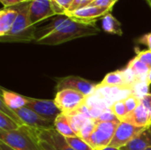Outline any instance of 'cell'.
<instances>
[{
  "mask_svg": "<svg viewBox=\"0 0 151 150\" xmlns=\"http://www.w3.org/2000/svg\"><path fill=\"white\" fill-rule=\"evenodd\" d=\"M56 14L52 0H32L30 3L28 19L33 26Z\"/></svg>",
  "mask_w": 151,
  "mask_h": 150,
  "instance_id": "obj_10",
  "label": "cell"
},
{
  "mask_svg": "<svg viewBox=\"0 0 151 150\" xmlns=\"http://www.w3.org/2000/svg\"><path fill=\"white\" fill-rule=\"evenodd\" d=\"M119 123V120L113 122L96 121L95 131L86 141L95 150L104 149L109 147Z\"/></svg>",
  "mask_w": 151,
  "mask_h": 150,
  "instance_id": "obj_4",
  "label": "cell"
},
{
  "mask_svg": "<svg viewBox=\"0 0 151 150\" xmlns=\"http://www.w3.org/2000/svg\"><path fill=\"white\" fill-rule=\"evenodd\" d=\"M147 81H148V83L150 85L151 84V67L150 69V72H149V73H148V77H147Z\"/></svg>",
  "mask_w": 151,
  "mask_h": 150,
  "instance_id": "obj_37",
  "label": "cell"
},
{
  "mask_svg": "<svg viewBox=\"0 0 151 150\" xmlns=\"http://www.w3.org/2000/svg\"><path fill=\"white\" fill-rule=\"evenodd\" d=\"M15 114L20 119L24 126H27L31 128L35 129H53L54 123L49 120H46L36 114L32 110L22 107L20 109L14 111Z\"/></svg>",
  "mask_w": 151,
  "mask_h": 150,
  "instance_id": "obj_11",
  "label": "cell"
},
{
  "mask_svg": "<svg viewBox=\"0 0 151 150\" xmlns=\"http://www.w3.org/2000/svg\"><path fill=\"white\" fill-rule=\"evenodd\" d=\"M88 2H89V3H90V4H91V3H92V2H93V1H94V0H88Z\"/></svg>",
  "mask_w": 151,
  "mask_h": 150,
  "instance_id": "obj_39",
  "label": "cell"
},
{
  "mask_svg": "<svg viewBox=\"0 0 151 150\" xmlns=\"http://www.w3.org/2000/svg\"><path fill=\"white\" fill-rule=\"evenodd\" d=\"M38 140L50 144L55 150H74L67 142L65 137L61 135L55 128L35 129L32 128Z\"/></svg>",
  "mask_w": 151,
  "mask_h": 150,
  "instance_id": "obj_12",
  "label": "cell"
},
{
  "mask_svg": "<svg viewBox=\"0 0 151 150\" xmlns=\"http://www.w3.org/2000/svg\"><path fill=\"white\" fill-rule=\"evenodd\" d=\"M69 145L74 150H95L86 141L76 136V137H66L65 138Z\"/></svg>",
  "mask_w": 151,
  "mask_h": 150,
  "instance_id": "obj_24",
  "label": "cell"
},
{
  "mask_svg": "<svg viewBox=\"0 0 151 150\" xmlns=\"http://www.w3.org/2000/svg\"><path fill=\"white\" fill-rule=\"evenodd\" d=\"M64 114L66 115V117L69 120V123H70L73 132L77 134V136H78L81 129L84 126V124L88 121V118H90L88 116H86L85 114H83L81 111H80L79 110H76V111L69 112V113H64Z\"/></svg>",
  "mask_w": 151,
  "mask_h": 150,
  "instance_id": "obj_19",
  "label": "cell"
},
{
  "mask_svg": "<svg viewBox=\"0 0 151 150\" xmlns=\"http://www.w3.org/2000/svg\"><path fill=\"white\" fill-rule=\"evenodd\" d=\"M118 0H94L89 5L93 6H101V7H107L112 9L113 5Z\"/></svg>",
  "mask_w": 151,
  "mask_h": 150,
  "instance_id": "obj_30",
  "label": "cell"
},
{
  "mask_svg": "<svg viewBox=\"0 0 151 150\" xmlns=\"http://www.w3.org/2000/svg\"><path fill=\"white\" fill-rule=\"evenodd\" d=\"M121 121L138 127L149 128L151 126L150 115L142 103L134 111L129 112Z\"/></svg>",
  "mask_w": 151,
  "mask_h": 150,
  "instance_id": "obj_13",
  "label": "cell"
},
{
  "mask_svg": "<svg viewBox=\"0 0 151 150\" xmlns=\"http://www.w3.org/2000/svg\"><path fill=\"white\" fill-rule=\"evenodd\" d=\"M111 109L112 110L113 113L116 115V117H117L120 121H121V120L127 115V113H128L124 100L116 102L115 103H113V105L111 107Z\"/></svg>",
  "mask_w": 151,
  "mask_h": 150,
  "instance_id": "obj_26",
  "label": "cell"
},
{
  "mask_svg": "<svg viewBox=\"0 0 151 150\" xmlns=\"http://www.w3.org/2000/svg\"><path fill=\"white\" fill-rule=\"evenodd\" d=\"M101 84L110 87H123V86H128L125 78V75L123 73L122 69L115 72H111L104 76L103 79Z\"/></svg>",
  "mask_w": 151,
  "mask_h": 150,
  "instance_id": "obj_21",
  "label": "cell"
},
{
  "mask_svg": "<svg viewBox=\"0 0 151 150\" xmlns=\"http://www.w3.org/2000/svg\"><path fill=\"white\" fill-rule=\"evenodd\" d=\"M21 127L19 126L12 118L4 114V112L0 111V130L5 132H11L19 129Z\"/></svg>",
  "mask_w": 151,
  "mask_h": 150,
  "instance_id": "obj_22",
  "label": "cell"
},
{
  "mask_svg": "<svg viewBox=\"0 0 151 150\" xmlns=\"http://www.w3.org/2000/svg\"><path fill=\"white\" fill-rule=\"evenodd\" d=\"M86 97V95L78 91L63 89L57 92L54 103L62 113H69L81 107L85 103Z\"/></svg>",
  "mask_w": 151,
  "mask_h": 150,
  "instance_id": "obj_5",
  "label": "cell"
},
{
  "mask_svg": "<svg viewBox=\"0 0 151 150\" xmlns=\"http://www.w3.org/2000/svg\"><path fill=\"white\" fill-rule=\"evenodd\" d=\"M149 129L150 130V132H151V126H150V127H149Z\"/></svg>",
  "mask_w": 151,
  "mask_h": 150,
  "instance_id": "obj_40",
  "label": "cell"
},
{
  "mask_svg": "<svg viewBox=\"0 0 151 150\" xmlns=\"http://www.w3.org/2000/svg\"><path fill=\"white\" fill-rule=\"evenodd\" d=\"M54 128L64 137H76L77 134L73 132L69 120L65 114L61 113L54 121Z\"/></svg>",
  "mask_w": 151,
  "mask_h": 150,
  "instance_id": "obj_18",
  "label": "cell"
},
{
  "mask_svg": "<svg viewBox=\"0 0 151 150\" xmlns=\"http://www.w3.org/2000/svg\"><path fill=\"white\" fill-rule=\"evenodd\" d=\"M147 150H151V147H150V148H149V149H148Z\"/></svg>",
  "mask_w": 151,
  "mask_h": 150,
  "instance_id": "obj_41",
  "label": "cell"
},
{
  "mask_svg": "<svg viewBox=\"0 0 151 150\" xmlns=\"http://www.w3.org/2000/svg\"><path fill=\"white\" fill-rule=\"evenodd\" d=\"M124 102H125V104H126V107H127L128 113L134 111L141 103V100L139 98H137L136 96H134V95H131L128 97H127L124 100Z\"/></svg>",
  "mask_w": 151,
  "mask_h": 150,
  "instance_id": "obj_28",
  "label": "cell"
},
{
  "mask_svg": "<svg viewBox=\"0 0 151 150\" xmlns=\"http://www.w3.org/2000/svg\"><path fill=\"white\" fill-rule=\"evenodd\" d=\"M97 85V83L89 81L81 77L70 75L59 78L57 81L56 89L57 92L63 89H73L83 94L86 96H89L95 92Z\"/></svg>",
  "mask_w": 151,
  "mask_h": 150,
  "instance_id": "obj_6",
  "label": "cell"
},
{
  "mask_svg": "<svg viewBox=\"0 0 151 150\" xmlns=\"http://www.w3.org/2000/svg\"><path fill=\"white\" fill-rule=\"evenodd\" d=\"M151 147V132L148 128L120 150H147Z\"/></svg>",
  "mask_w": 151,
  "mask_h": 150,
  "instance_id": "obj_16",
  "label": "cell"
},
{
  "mask_svg": "<svg viewBox=\"0 0 151 150\" xmlns=\"http://www.w3.org/2000/svg\"><path fill=\"white\" fill-rule=\"evenodd\" d=\"M96 126V120L94 118H88V121L84 124V126L81 129L78 137L83 139L84 141H87L95 131Z\"/></svg>",
  "mask_w": 151,
  "mask_h": 150,
  "instance_id": "obj_25",
  "label": "cell"
},
{
  "mask_svg": "<svg viewBox=\"0 0 151 150\" xmlns=\"http://www.w3.org/2000/svg\"><path fill=\"white\" fill-rule=\"evenodd\" d=\"M149 89H150V84L148 83L147 80L138 81L134 83V85H132L133 95L136 96L137 98H139L140 100H142L143 96H145L146 95L150 93Z\"/></svg>",
  "mask_w": 151,
  "mask_h": 150,
  "instance_id": "obj_23",
  "label": "cell"
},
{
  "mask_svg": "<svg viewBox=\"0 0 151 150\" xmlns=\"http://www.w3.org/2000/svg\"><path fill=\"white\" fill-rule=\"evenodd\" d=\"M138 42L146 45V46L149 48V50H151V32L150 33H149V34H146L142 35V36L138 40Z\"/></svg>",
  "mask_w": 151,
  "mask_h": 150,
  "instance_id": "obj_34",
  "label": "cell"
},
{
  "mask_svg": "<svg viewBox=\"0 0 151 150\" xmlns=\"http://www.w3.org/2000/svg\"><path fill=\"white\" fill-rule=\"evenodd\" d=\"M31 1L17 4L18 16L8 34L0 36L2 42H35L36 27L33 26L28 19Z\"/></svg>",
  "mask_w": 151,
  "mask_h": 150,
  "instance_id": "obj_2",
  "label": "cell"
},
{
  "mask_svg": "<svg viewBox=\"0 0 151 150\" xmlns=\"http://www.w3.org/2000/svg\"><path fill=\"white\" fill-rule=\"evenodd\" d=\"M99 33L100 29L96 27V23H82L67 18L66 20L58 29L47 36L36 41L35 43L54 46L74 39L96 35Z\"/></svg>",
  "mask_w": 151,
  "mask_h": 150,
  "instance_id": "obj_1",
  "label": "cell"
},
{
  "mask_svg": "<svg viewBox=\"0 0 151 150\" xmlns=\"http://www.w3.org/2000/svg\"><path fill=\"white\" fill-rule=\"evenodd\" d=\"M0 141L13 150H42L33 129L27 126L11 132L0 130Z\"/></svg>",
  "mask_w": 151,
  "mask_h": 150,
  "instance_id": "obj_3",
  "label": "cell"
},
{
  "mask_svg": "<svg viewBox=\"0 0 151 150\" xmlns=\"http://www.w3.org/2000/svg\"><path fill=\"white\" fill-rule=\"evenodd\" d=\"M38 142H39V145H40L41 149L42 150H55L54 148H52L50 144H48L47 142H45L43 141L38 140Z\"/></svg>",
  "mask_w": 151,
  "mask_h": 150,
  "instance_id": "obj_35",
  "label": "cell"
},
{
  "mask_svg": "<svg viewBox=\"0 0 151 150\" xmlns=\"http://www.w3.org/2000/svg\"><path fill=\"white\" fill-rule=\"evenodd\" d=\"M1 100L7 105L10 109L15 111L22 107H26L27 99L26 96L19 95L15 92L10 91L8 89L1 88Z\"/></svg>",
  "mask_w": 151,
  "mask_h": 150,
  "instance_id": "obj_15",
  "label": "cell"
},
{
  "mask_svg": "<svg viewBox=\"0 0 151 150\" xmlns=\"http://www.w3.org/2000/svg\"><path fill=\"white\" fill-rule=\"evenodd\" d=\"M27 104L26 107L35 111L42 118L53 122L56 120L58 115L62 112L57 107L54 103V100H47V99H35L32 97H27Z\"/></svg>",
  "mask_w": 151,
  "mask_h": 150,
  "instance_id": "obj_7",
  "label": "cell"
},
{
  "mask_svg": "<svg viewBox=\"0 0 151 150\" xmlns=\"http://www.w3.org/2000/svg\"><path fill=\"white\" fill-rule=\"evenodd\" d=\"M127 66L133 72V73L138 78L139 80H147L148 73L150 72V67L142 63L137 57H134L132 60L129 61Z\"/></svg>",
  "mask_w": 151,
  "mask_h": 150,
  "instance_id": "obj_20",
  "label": "cell"
},
{
  "mask_svg": "<svg viewBox=\"0 0 151 150\" xmlns=\"http://www.w3.org/2000/svg\"><path fill=\"white\" fill-rule=\"evenodd\" d=\"M102 27H103L104 31H105L106 33L118 34V35L123 34L120 22L113 15H111V12L105 14L103 17Z\"/></svg>",
  "mask_w": 151,
  "mask_h": 150,
  "instance_id": "obj_17",
  "label": "cell"
},
{
  "mask_svg": "<svg viewBox=\"0 0 151 150\" xmlns=\"http://www.w3.org/2000/svg\"><path fill=\"white\" fill-rule=\"evenodd\" d=\"M58 5H59V7L65 12L68 9H69V7L71 6V4L73 3V1L74 0H54Z\"/></svg>",
  "mask_w": 151,
  "mask_h": 150,
  "instance_id": "obj_33",
  "label": "cell"
},
{
  "mask_svg": "<svg viewBox=\"0 0 151 150\" xmlns=\"http://www.w3.org/2000/svg\"><path fill=\"white\" fill-rule=\"evenodd\" d=\"M18 10L16 5L11 7H4L0 11V36H4L12 29L16 18Z\"/></svg>",
  "mask_w": 151,
  "mask_h": 150,
  "instance_id": "obj_14",
  "label": "cell"
},
{
  "mask_svg": "<svg viewBox=\"0 0 151 150\" xmlns=\"http://www.w3.org/2000/svg\"><path fill=\"white\" fill-rule=\"evenodd\" d=\"M111 9L107 7H101V6H93L88 5L86 7L75 10L73 11H66L65 15L68 18L82 23H96V19L101 17H104L105 14L111 12Z\"/></svg>",
  "mask_w": 151,
  "mask_h": 150,
  "instance_id": "obj_9",
  "label": "cell"
},
{
  "mask_svg": "<svg viewBox=\"0 0 151 150\" xmlns=\"http://www.w3.org/2000/svg\"><path fill=\"white\" fill-rule=\"evenodd\" d=\"M3 6L4 7H11V6H14L25 2H28V1H32V0H0Z\"/></svg>",
  "mask_w": 151,
  "mask_h": 150,
  "instance_id": "obj_32",
  "label": "cell"
},
{
  "mask_svg": "<svg viewBox=\"0 0 151 150\" xmlns=\"http://www.w3.org/2000/svg\"><path fill=\"white\" fill-rule=\"evenodd\" d=\"M142 63H144L146 65H148L150 68L151 67V50H142L137 52L136 56Z\"/></svg>",
  "mask_w": 151,
  "mask_h": 150,
  "instance_id": "obj_29",
  "label": "cell"
},
{
  "mask_svg": "<svg viewBox=\"0 0 151 150\" xmlns=\"http://www.w3.org/2000/svg\"><path fill=\"white\" fill-rule=\"evenodd\" d=\"M96 120L98 122H113V121H118L119 119L113 113L112 110L111 108H108V109H105Z\"/></svg>",
  "mask_w": 151,
  "mask_h": 150,
  "instance_id": "obj_27",
  "label": "cell"
},
{
  "mask_svg": "<svg viewBox=\"0 0 151 150\" xmlns=\"http://www.w3.org/2000/svg\"><path fill=\"white\" fill-rule=\"evenodd\" d=\"M146 129L148 128L134 126L128 123L120 121L109 147L120 149Z\"/></svg>",
  "mask_w": 151,
  "mask_h": 150,
  "instance_id": "obj_8",
  "label": "cell"
},
{
  "mask_svg": "<svg viewBox=\"0 0 151 150\" xmlns=\"http://www.w3.org/2000/svg\"><path fill=\"white\" fill-rule=\"evenodd\" d=\"M103 150H120L119 149H115V148H111V147H107V148H105Z\"/></svg>",
  "mask_w": 151,
  "mask_h": 150,
  "instance_id": "obj_38",
  "label": "cell"
},
{
  "mask_svg": "<svg viewBox=\"0 0 151 150\" xmlns=\"http://www.w3.org/2000/svg\"><path fill=\"white\" fill-rule=\"evenodd\" d=\"M0 150H13L12 148H10L9 146H7L6 144H4V142L0 141Z\"/></svg>",
  "mask_w": 151,
  "mask_h": 150,
  "instance_id": "obj_36",
  "label": "cell"
},
{
  "mask_svg": "<svg viewBox=\"0 0 151 150\" xmlns=\"http://www.w3.org/2000/svg\"><path fill=\"white\" fill-rule=\"evenodd\" d=\"M142 104L145 107V109L148 111L149 114L151 117V93H149L145 96H143L141 100Z\"/></svg>",
  "mask_w": 151,
  "mask_h": 150,
  "instance_id": "obj_31",
  "label": "cell"
}]
</instances>
